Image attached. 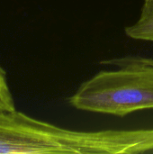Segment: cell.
Instances as JSON below:
<instances>
[{"label":"cell","mask_w":153,"mask_h":154,"mask_svg":"<svg viewBox=\"0 0 153 154\" xmlns=\"http://www.w3.org/2000/svg\"><path fill=\"white\" fill-rule=\"evenodd\" d=\"M153 15V0H144L140 17H148Z\"/></svg>","instance_id":"obj_5"},{"label":"cell","mask_w":153,"mask_h":154,"mask_svg":"<svg viewBox=\"0 0 153 154\" xmlns=\"http://www.w3.org/2000/svg\"><path fill=\"white\" fill-rule=\"evenodd\" d=\"M124 32L133 40L153 42V15L140 17L135 23L126 26Z\"/></svg>","instance_id":"obj_3"},{"label":"cell","mask_w":153,"mask_h":154,"mask_svg":"<svg viewBox=\"0 0 153 154\" xmlns=\"http://www.w3.org/2000/svg\"><path fill=\"white\" fill-rule=\"evenodd\" d=\"M0 108L5 110H15L13 95L7 84L6 74L0 66Z\"/></svg>","instance_id":"obj_4"},{"label":"cell","mask_w":153,"mask_h":154,"mask_svg":"<svg viewBox=\"0 0 153 154\" xmlns=\"http://www.w3.org/2000/svg\"><path fill=\"white\" fill-rule=\"evenodd\" d=\"M134 58L141 61V62H143V63H146V64H151L153 65V59L151 58H146V57H142V56H136V55H133Z\"/></svg>","instance_id":"obj_6"},{"label":"cell","mask_w":153,"mask_h":154,"mask_svg":"<svg viewBox=\"0 0 153 154\" xmlns=\"http://www.w3.org/2000/svg\"><path fill=\"white\" fill-rule=\"evenodd\" d=\"M100 63L118 69L101 70L82 83L69 97L72 107L119 117L153 109V65L137 60L133 55Z\"/></svg>","instance_id":"obj_1"},{"label":"cell","mask_w":153,"mask_h":154,"mask_svg":"<svg viewBox=\"0 0 153 154\" xmlns=\"http://www.w3.org/2000/svg\"><path fill=\"white\" fill-rule=\"evenodd\" d=\"M48 123L0 108V154H47Z\"/></svg>","instance_id":"obj_2"}]
</instances>
